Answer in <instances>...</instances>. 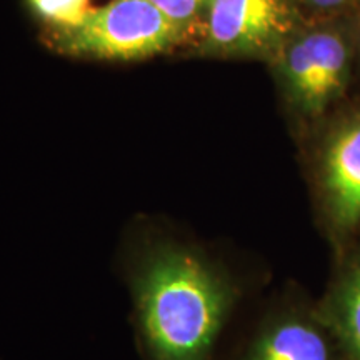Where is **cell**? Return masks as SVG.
<instances>
[{
    "label": "cell",
    "mask_w": 360,
    "mask_h": 360,
    "mask_svg": "<svg viewBox=\"0 0 360 360\" xmlns=\"http://www.w3.org/2000/svg\"><path fill=\"white\" fill-rule=\"evenodd\" d=\"M305 2H309L310 6L319 8H334L342 6V4H345L347 0H305Z\"/></svg>",
    "instance_id": "30bf717a"
},
{
    "label": "cell",
    "mask_w": 360,
    "mask_h": 360,
    "mask_svg": "<svg viewBox=\"0 0 360 360\" xmlns=\"http://www.w3.org/2000/svg\"><path fill=\"white\" fill-rule=\"evenodd\" d=\"M240 360H332V355L314 323L294 312H281L262 323Z\"/></svg>",
    "instance_id": "8992f818"
},
{
    "label": "cell",
    "mask_w": 360,
    "mask_h": 360,
    "mask_svg": "<svg viewBox=\"0 0 360 360\" xmlns=\"http://www.w3.org/2000/svg\"><path fill=\"white\" fill-rule=\"evenodd\" d=\"M177 37L179 27L150 0H110L69 32V45L79 53L127 60L162 52Z\"/></svg>",
    "instance_id": "7a4b0ae2"
},
{
    "label": "cell",
    "mask_w": 360,
    "mask_h": 360,
    "mask_svg": "<svg viewBox=\"0 0 360 360\" xmlns=\"http://www.w3.org/2000/svg\"><path fill=\"white\" fill-rule=\"evenodd\" d=\"M347 65V45L332 30H317L297 39L282 62L292 97L309 114L322 112L340 92Z\"/></svg>",
    "instance_id": "3957f363"
},
{
    "label": "cell",
    "mask_w": 360,
    "mask_h": 360,
    "mask_svg": "<svg viewBox=\"0 0 360 360\" xmlns=\"http://www.w3.org/2000/svg\"><path fill=\"white\" fill-rule=\"evenodd\" d=\"M207 37L225 52H252L281 39L289 27L285 0H210Z\"/></svg>",
    "instance_id": "277c9868"
},
{
    "label": "cell",
    "mask_w": 360,
    "mask_h": 360,
    "mask_svg": "<svg viewBox=\"0 0 360 360\" xmlns=\"http://www.w3.org/2000/svg\"><path fill=\"white\" fill-rule=\"evenodd\" d=\"M334 321L352 360H360V265L340 285L334 302Z\"/></svg>",
    "instance_id": "52a82bcc"
},
{
    "label": "cell",
    "mask_w": 360,
    "mask_h": 360,
    "mask_svg": "<svg viewBox=\"0 0 360 360\" xmlns=\"http://www.w3.org/2000/svg\"><path fill=\"white\" fill-rule=\"evenodd\" d=\"M32 11L49 24L62 27L67 34L84 24L90 8V0H27Z\"/></svg>",
    "instance_id": "ba28073f"
},
{
    "label": "cell",
    "mask_w": 360,
    "mask_h": 360,
    "mask_svg": "<svg viewBox=\"0 0 360 360\" xmlns=\"http://www.w3.org/2000/svg\"><path fill=\"white\" fill-rule=\"evenodd\" d=\"M323 179L335 220L342 227H352L360 220V115L328 143Z\"/></svg>",
    "instance_id": "5b68a950"
},
{
    "label": "cell",
    "mask_w": 360,
    "mask_h": 360,
    "mask_svg": "<svg viewBox=\"0 0 360 360\" xmlns=\"http://www.w3.org/2000/svg\"><path fill=\"white\" fill-rule=\"evenodd\" d=\"M114 270L142 360H214L240 295L214 252L167 224L141 222L120 242Z\"/></svg>",
    "instance_id": "6da1fadb"
},
{
    "label": "cell",
    "mask_w": 360,
    "mask_h": 360,
    "mask_svg": "<svg viewBox=\"0 0 360 360\" xmlns=\"http://www.w3.org/2000/svg\"><path fill=\"white\" fill-rule=\"evenodd\" d=\"M175 25H187L207 11L210 0H150Z\"/></svg>",
    "instance_id": "9c48e42d"
}]
</instances>
